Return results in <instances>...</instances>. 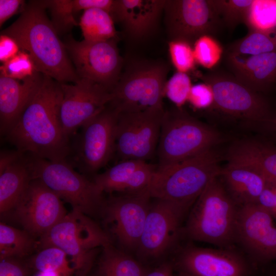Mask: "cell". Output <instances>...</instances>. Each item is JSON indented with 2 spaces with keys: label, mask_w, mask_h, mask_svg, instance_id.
Here are the masks:
<instances>
[{
  "label": "cell",
  "mask_w": 276,
  "mask_h": 276,
  "mask_svg": "<svg viewBox=\"0 0 276 276\" xmlns=\"http://www.w3.org/2000/svg\"><path fill=\"white\" fill-rule=\"evenodd\" d=\"M62 97L60 83L43 75L39 87L5 135L16 150L51 161L66 160L71 144L59 118Z\"/></svg>",
  "instance_id": "1"
},
{
  "label": "cell",
  "mask_w": 276,
  "mask_h": 276,
  "mask_svg": "<svg viewBox=\"0 0 276 276\" xmlns=\"http://www.w3.org/2000/svg\"><path fill=\"white\" fill-rule=\"evenodd\" d=\"M46 9L44 1H30L1 34L12 37L29 54L38 72L61 83H75L80 78Z\"/></svg>",
  "instance_id": "2"
},
{
  "label": "cell",
  "mask_w": 276,
  "mask_h": 276,
  "mask_svg": "<svg viewBox=\"0 0 276 276\" xmlns=\"http://www.w3.org/2000/svg\"><path fill=\"white\" fill-rule=\"evenodd\" d=\"M219 158L212 148L181 162L157 167L148 189L150 196L189 210L210 181L219 175Z\"/></svg>",
  "instance_id": "3"
},
{
  "label": "cell",
  "mask_w": 276,
  "mask_h": 276,
  "mask_svg": "<svg viewBox=\"0 0 276 276\" xmlns=\"http://www.w3.org/2000/svg\"><path fill=\"white\" fill-rule=\"evenodd\" d=\"M238 208L219 175L216 176L210 181L193 205L185 232L193 240L227 246L236 240Z\"/></svg>",
  "instance_id": "4"
},
{
  "label": "cell",
  "mask_w": 276,
  "mask_h": 276,
  "mask_svg": "<svg viewBox=\"0 0 276 276\" xmlns=\"http://www.w3.org/2000/svg\"><path fill=\"white\" fill-rule=\"evenodd\" d=\"M109 236L84 214L73 210L40 238L42 248H59L71 258V276H86L98 249L111 243Z\"/></svg>",
  "instance_id": "5"
},
{
  "label": "cell",
  "mask_w": 276,
  "mask_h": 276,
  "mask_svg": "<svg viewBox=\"0 0 276 276\" xmlns=\"http://www.w3.org/2000/svg\"><path fill=\"white\" fill-rule=\"evenodd\" d=\"M32 179L40 180L73 210L87 216L101 215L105 199L95 182L66 160L51 161L25 154Z\"/></svg>",
  "instance_id": "6"
},
{
  "label": "cell",
  "mask_w": 276,
  "mask_h": 276,
  "mask_svg": "<svg viewBox=\"0 0 276 276\" xmlns=\"http://www.w3.org/2000/svg\"><path fill=\"white\" fill-rule=\"evenodd\" d=\"M168 67L159 62L132 63L111 91L109 105L119 113L164 110L163 98Z\"/></svg>",
  "instance_id": "7"
},
{
  "label": "cell",
  "mask_w": 276,
  "mask_h": 276,
  "mask_svg": "<svg viewBox=\"0 0 276 276\" xmlns=\"http://www.w3.org/2000/svg\"><path fill=\"white\" fill-rule=\"evenodd\" d=\"M221 140L216 130L182 110L165 111L157 147V167L192 157L214 148Z\"/></svg>",
  "instance_id": "8"
},
{
  "label": "cell",
  "mask_w": 276,
  "mask_h": 276,
  "mask_svg": "<svg viewBox=\"0 0 276 276\" xmlns=\"http://www.w3.org/2000/svg\"><path fill=\"white\" fill-rule=\"evenodd\" d=\"M119 114L108 104L83 125L66 161L83 174H93L104 167L116 153Z\"/></svg>",
  "instance_id": "9"
},
{
  "label": "cell",
  "mask_w": 276,
  "mask_h": 276,
  "mask_svg": "<svg viewBox=\"0 0 276 276\" xmlns=\"http://www.w3.org/2000/svg\"><path fill=\"white\" fill-rule=\"evenodd\" d=\"M116 39L79 41L72 36L67 37L64 44L80 79L93 81L111 91L121 74L122 66Z\"/></svg>",
  "instance_id": "10"
},
{
  "label": "cell",
  "mask_w": 276,
  "mask_h": 276,
  "mask_svg": "<svg viewBox=\"0 0 276 276\" xmlns=\"http://www.w3.org/2000/svg\"><path fill=\"white\" fill-rule=\"evenodd\" d=\"M196 76L211 87L214 105L225 114L253 124L270 114L267 102L259 93L249 88L233 75L217 71Z\"/></svg>",
  "instance_id": "11"
},
{
  "label": "cell",
  "mask_w": 276,
  "mask_h": 276,
  "mask_svg": "<svg viewBox=\"0 0 276 276\" xmlns=\"http://www.w3.org/2000/svg\"><path fill=\"white\" fill-rule=\"evenodd\" d=\"M148 191L119 194L105 199L101 216L110 234L123 248L137 250L151 205Z\"/></svg>",
  "instance_id": "12"
},
{
  "label": "cell",
  "mask_w": 276,
  "mask_h": 276,
  "mask_svg": "<svg viewBox=\"0 0 276 276\" xmlns=\"http://www.w3.org/2000/svg\"><path fill=\"white\" fill-rule=\"evenodd\" d=\"M163 12L170 40L192 46L200 37L213 36L222 26L211 0H166Z\"/></svg>",
  "instance_id": "13"
},
{
  "label": "cell",
  "mask_w": 276,
  "mask_h": 276,
  "mask_svg": "<svg viewBox=\"0 0 276 276\" xmlns=\"http://www.w3.org/2000/svg\"><path fill=\"white\" fill-rule=\"evenodd\" d=\"M164 110L119 113L116 153L121 160L146 162L157 149Z\"/></svg>",
  "instance_id": "14"
},
{
  "label": "cell",
  "mask_w": 276,
  "mask_h": 276,
  "mask_svg": "<svg viewBox=\"0 0 276 276\" xmlns=\"http://www.w3.org/2000/svg\"><path fill=\"white\" fill-rule=\"evenodd\" d=\"M60 83L62 97L59 118L63 131L70 139L106 108L111 94L102 85L86 79H80L73 84Z\"/></svg>",
  "instance_id": "15"
},
{
  "label": "cell",
  "mask_w": 276,
  "mask_h": 276,
  "mask_svg": "<svg viewBox=\"0 0 276 276\" xmlns=\"http://www.w3.org/2000/svg\"><path fill=\"white\" fill-rule=\"evenodd\" d=\"M155 199L151 203L136 250L143 259H157L174 245L189 211L173 202Z\"/></svg>",
  "instance_id": "16"
},
{
  "label": "cell",
  "mask_w": 276,
  "mask_h": 276,
  "mask_svg": "<svg viewBox=\"0 0 276 276\" xmlns=\"http://www.w3.org/2000/svg\"><path fill=\"white\" fill-rule=\"evenodd\" d=\"M12 211L25 231L40 238L67 214L61 198L37 179L31 181Z\"/></svg>",
  "instance_id": "17"
},
{
  "label": "cell",
  "mask_w": 276,
  "mask_h": 276,
  "mask_svg": "<svg viewBox=\"0 0 276 276\" xmlns=\"http://www.w3.org/2000/svg\"><path fill=\"white\" fill-rule=\"evenodd\" d=\"M273 216L257 203L239 206L236 240L258 259L276 260V224Z\"/></svg>",
  "instance_id": "18"
},
{
  "label": "cell",
  "mask_w": 276,
  "mask_h": 276,
  "mask_svg": "<svg viewBox=\"0 0 276 276\" xmlns=\"http://www.w3.org/2000/svg\"><path fill=\"white\" fill-rule=\"evenodd\" d=\"M180 273L189 276H245L244 261L229 250L188 246L175 264Z\"/></svg>",
  "instance_id": "19"
},
{
  "label": "cell",
  "mask_w": 276,
  "mask_h": 276,
  "mask_svg": "<svg viewBox=\"0 0 276 276\" xmlns=\"http://www.w3.org/2000/svg\"><path fill=\"white\" fill-rule=\"evenodd\" d=\"M145 161L121 160L105 172L96 175L93 181L103 193L138 194L146 191L153 177V171Z\"/></svg>",
  "instance_id": "20"
},
{
  "label": "cell",
  "mask_w": 276,
  "mask_h": 276,
  "mask_svg": "<svg viewBox=\"0 0 276 276\" xmlns=\"http://www.w3.org/2000/svg\"><path fill=\"white\" fill-rule=\"evenodd\" d=\"M166 0H114L110 12L132 38L142 39L156 27Z\"/></svg>",
  "instance_id": "21"
},
{
  "label": "cell",
  "mask_w": 276,
  "mask_h": 276,
  "mask_svg": "<svg viewBox=\"0 0 276 276\" xmlns=\"http://www.w3.org/2000/svg\"><path fill=\"white\" fill-rule=\"evenodd\" d=\"M1 76V75H0ZM43 74L23 80L0 76V129L6 135L39 87Z\"/></svg>",
  "instance_id": "22"
},
{
  "label": "cell",
  "mask_w": 276,
  "mask_h": 276,
  "mask_svg": "<svg viewBox=\"0 0 276 276\" xmlns=\"http://www.w3.org/2000/svg\"><path fill=\"white\" fill-rule=\"evenodd\" d=\"M32 177L25 154L17 150L2 152L0 160V212L12 211Z\"/></svg>",
  "instance_id": "23"
},
{
  "label": "cell",
  "mask_w": 276,
  "mask_h": 276,
  "mask_svg": "<svg viewBox=\"0 0 276 276\" xmlns=\"http://www.w3.org/2000/svg\"><path fill=\"white\" fill-rule=\"evenodd\" d=\"M226 191L238 206L256 203L267 180L259 171L242 162L228 160L219 174Z\"/></svg>",
  "instance_id": "24"
},
{
  "label": "cell",
  "mask_w": 276,
  "mask_h": 276,
  "mask_svg": "<svg viewBox=\"0 0 276 276\" xmlns=\"http://www.w3.org/2000/svg\"><path fill=\"white\" fill-rule=\"evenodd\" d=\"M226 61L238 80L258 93L267 89L276 78V53L249 56L245 58L226 54Z\"/></svg>",
  "instance_id": "25"
},
{
  "label": "cell",
  "mask_w": 276,
  "mask_h": 276,
  "mask_svg": "<svg viewBox=\"0 0 276 276\" xmlns=\"http://www.w3.org/2000/svg\"><path fill=\"white\" fill-rule=\"evenodd\" d=\"M228 159L245 163L268 181L276 182V148L247 140L238 142L229 149Z\"/></svg>",
  "instance_id": "26"
},
{
  "label": "cell",
  "mask_w": 276,
  "mask_h": 276,
  "mask_svg": "<svg viewBox=\"0 0 276 276\" xmlns=\"http://www.w3.org/2000/svg\"><path fill=\"white\" fill-rule=\"evenodd\" d=\"M102 249L93 276H145L149 271L129 255L113 246L111 242Z\"/></svg>",
  "instance_id": "27"
},
{
  "label": "cell",
  "mask_w": 276,
  "mask_h": 276,
  "mask_svg": "<svg viewBox=\"0 0 276 276\" xmlns=\"http://www.w3.org/2000/svg\"><path fill=\"white\" fill-rule=\"evenodd\" d=\"M79 26L85 40L97 41L117 38L114 20L104 10L90 9L83 11Z\"/></svg>",
  "instance_id": "28"
},
{
  "label": "cell",
  "mask_w": 276,
  "mask_h": 276,
  "mask_svg": "<svg viewBox=\"0 0 276 276\" xmlns=\"http://www.w3.org/2000/svg\"><path fill=\"white\" fill-rule=\"evenodd\" d=\"M37 245L34 237L3 223L0 224V259L21 258L30 254Z\"/></svg>",
  "instance_id": "29"
},
{
  "label": "cell",
  "mask_w": 276,
  "mask_h": 276,
  "mask_svg": "<svg viewBox=\"0 0 276 276\" xmlns=\"http://www.w3.org/2000/svg\"><path fill=\"white\" fill-rule=\"evenodd\" d=\"M269 53H276V30L248 32L245 36L231 44L226 54L252 56Z\"/></svg>",
  "instance_id": "30"
},
{
  "label": "cell",
  "mask_w": 276,
  "mask_h": 276,
  "mask_svg": "<svg viewBox=\"0 0 276 276\" xmlns=\"http://www.w3.org/2000/svg\"><path fill=\"white\" fill-rule=\"evenodd\" d=\"M245 25L248 32L276 30V0H254Z\"/></svg>",
  "instance_id": "31"
},
{
  "label": "cell",
  "mask_w": 276,
  "mask_h": 276,
  "mask_svg": "<svg viewBox=\"0 0 276 276\" xmlns=\"http://www.w3.org/2000/svg\"><path fill=\"white\" fill-rule=\"evenodd\" d=\"M31 266L41 273L56 272L61 276L72 275L67 255L56 247L42 248L33 259Z\"/></svg>",
  "instance_id": "32"
},
{
  "label": "cell",
  "mask_w": 276,
  "mask_h": 276,
  "mask_svg": "<svg viewBox=\"0 0 276 276\" xmlns=\"http://www.w3.org/2000/svg\"><path fill=\"white\" fill-rule=\"evenodd\" d=\"M254 0H211L222 26L233 30L246 23Z\"/></svg>",
  "instance_id": "33"
},
{
  "label": "cell",
  "mask_w": 276,
  "mask_h": 276,
  "mask_svg": "<svg viewBox=\"0 0 276 276\" xmlns=\"http://www.w3.org/2000/svg\"><path fill=\"white\" fill-rule=\"evenodd\" d=\"M193 49L196 63L210 70L220 62L223 53L220 42L213 36L209 35L199 38Z\"/></svg>",
  "instance_id": "34"
},
{
  "label": "cell",
  "mask_w": 276,
  "mask_h": 276,
  "mask_svg": "<svg viewBox=\"0 0 276 276\" xmlns=\"http://www.w3.org/2000/svg\"><path fill=\"white\" fill-rule=\"evenodd\" d=\"M47 9L50 11L51 22L59 34L70 31L79 25L74 17L76 13L73 0L44 1Z\"/></svg>",
  "instance_id": "35"
},
{
  "label": "cell",
  "mask_w": 276,
  "mask_h": 276,
  "mask_svg": "<svg viewBox=\"0 0 276 276\" xmlns=\"http://www.w3.org/2000/svg\"><path fill=\"white\" fill-rule=\"evenodd\" d=\"M0 71L1 76L18 80L27 79L38 72L31 56L22 50L3 63Z\"/></svg>",
  "instance_id": "36"
},
{
  "label": "cell",
  "mask_w": 276,
  "mask_h": 276,
  "mask_svg": "<svg viewBox=\"0 0 276 276\" xmlns=\"http://www.w3.org/2000/svg\"><path fill=\"white\" fill-rule=\"evenodd\" d=\"M168 48L171 62L177 72L188 74L194 70L196 62L191 44L181 40H170Z\"/></svg>",
  "instance_id": "37"
},
{
  "label": "cell",
  "mask_w": 276,
  "mask_h": 276,
  "mask_svg": "<svg viewBox=\"0 0 276 276\" xmlns=\"http://www.w3.org/2000/svg\"><path fill=\"white\" fill-rule=\"evenodd\" d=\"M192 85L188 74L177 72L167 81L165 96L180 108L188 101Z\"/></svg>",
  "instance_id": "38"
},
{
  "label": "cell",
  "mask_w": 276,
  "mask_h": 276,
  "mask_svg": "<svg viewBox=\"0 0 276 276\" xmlns=\"http://www.w3.org/2000/svg\"><path fill=\"white\" fill-rule=\"evenodd\" d=\"M188 101L196 109L209 108L214 102L211 87L204 82L192 85Z\"/></svg>",
  "instance_id": "39"
},
{
  "label": "cell",
  "mask_w": 276,
  "mask_h": 276,
  "mask_svg": "<svg viewBox=\"0 0 276 276\" xmlns=\"http://www.w3.org/2000/svg\"><path fill=\"white\" fill-rule=\"evenodd\" d=\"M256 203L276 219V198L273 182L267 180L266 185Z\"/></svg>",
  "instance_id": "40"
},
{
  "label": "cell",
  "mask_w": 276,
  "mask_h": 276,
  "mask_svg": "<svg viewBox=\"0 0 276 276\" xmlns=\"http://www.w3.org/2000/svg\"><path fill=\"white\" fill-rule=\"evenodd\" d=\"M17 42L11 37L1 34L0 61L3 63L14 57L20 51Z\"/></svg>",
  "instance_id": "41"
},
{
  "label": "cell",
  "mask_w": 276,
  "mask_h": 276,
  "mask_svg": "<svg viewBox=\"0 0 276 276\" xmlns=\"http://www.w3.org/2000/svg\"><path fill=\"white\" fill-rule=\"evenodd\" d=\"M27 268L15 258L1 260L0 276H26Z\"/></svg>",
  "instance_id": "42"
},
{
  "label": "cell",
  "mask_w": 276,
  "mask_h": 276,
  "mask_svg": "<svg viewBox=\"0 0 276 276\" xmlns=\"http://www.w3.org/2000/svg\"><path fill=\"white\" fill-rule=\"evenodd\" d=\"M73 3L75 12L90 9H101L110 14L114 0H73Z\"/></svg>",
  "instance_id": "43"
},
{
  "label": "cell",
  "mask_w": 276,
  "mask_h": 276,
  "mask_svg": "<svg viewBox=\"0 0 276 276\" xmlns=\"http://www.w3.org/2000/svg\"><path fill=\"white\" fill-rule=\"evenodd\" d=\"M24 4L22 0H0V26L19 10H22Z\"/></svg>",
  "instance_id": "44"
},
{
  "label": "cell",
  "mask_w": 276,
  "mask_h": 276,
  "mask_svg": "<svg viewBox=\"0 0 276 276\" xmlns=\"http://www.w3.org/2000/svg\"><path fill=\"white\" fill-rule=\"evenodd\" d=\"M174 265L165 263L153 270L148 271L145 276H174Z\"/></svg>",
  "instance_id": "45"
},
{
  "label": "cell",
  "mask_w": 276,
  "mask_h": 276,
  "mask_svg": "<svg viewBox=\"0 0 276 276\" xmlns=\"http://www.w3.org/2000/svg\"><path fill=\"white\" fill-rule=\"evenodd\" d=\"M256 124L262 125L264 129L276 136V114H270L267 118Z\"/></svg>",
  "instance_id": "46"
},
{
  "label": "cell",
  "mask_w": 276,
  "mask_h": 276,
  "mask_svg": "<svg viewBox=\"0 0 276 276\" xmlns=\"http://www.w3.org/2000/svg\"><path fill=\"white\" fill-rule=\"evenodd\" d=\"M273 185H274V192L275 195V198H276V182H273Z\"/></svg>",
  "instance_id": "47"
},
{
  "label": "cell",
  "mask_w": 276,
  "mask_h": 276,
  "mask_svg": "<svg viewBox=\"0 0 276 276\" xmlns=\"http://www.w3.org/2000/svg\"><path fill=\"white\" fill-rule=\"evenodd\" d=\"M179 276H189L187 274H183V273H180V275Z\"/></svg>",
  "instance_id": "48"
},
{
  "label": "cell",
  "mask_w": 276,
  "mask_h": 276,
  "mask_svg": "<svg viewBox=\"0 0 276 276\" xmlns=\"http://www.w3.org/2000/svg\"><path fill=\"white\" fill-rule=\"evenodd\" d=\"M86 276H93V275H90L88 274V275H86Z\"/></svg>",
  "instance_id": "49"
}]
</instances>
